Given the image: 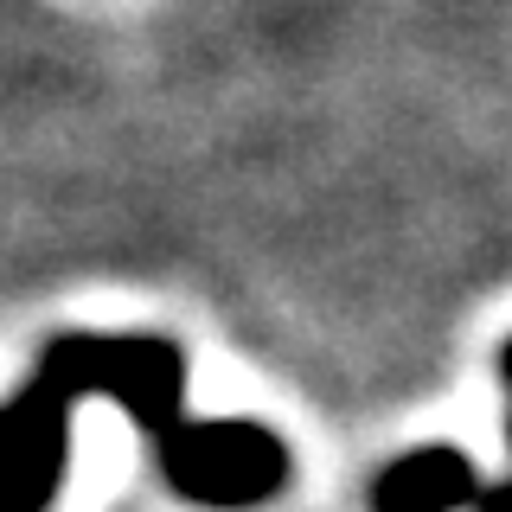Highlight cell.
I'll return each instance as SVG.
<instances>
[{"label": "cell", "mask_w": 512, "mask_h": 512, "mask_svg": "<svg viewBox=\"0 0 512 512\" xmlns=\"http://www.w3.org/2000/svg\"><path fill=\"white\" fill-rule=\"evenodd\" d=\"M52 397L77 404V397H116V404L148 429L154 442H167L186 423L180 397H186V359L173 340H141V333H64L45 346L39 378Z\"/></svg>", "instance_id": "obj_1"}, {"label": "cell", "mask_w": 512, "mask_h": 512, "mask_svg": "<svg viewBox=\"0 0 512 512\" xmlns=\"http://www.w3.org/2000/svg\"><path fill=\"white\" fill-rule=\"evenodd\" d=\"M154 461L199 506H256L269 493H282V480H288L282 436L263 423H244V416L180 423L167 442H154Z\"/></svg>", "instance_id": "obj_2"}, {"label": "cell", "mask_w": 512, "mask_h": 512, "mask_svg": "<svg viewBox=\"0 0 512 512\" xmlns=\"http://www.w3.org/2000/svg\"><path fill=\"white\" fill-rule=\"evenodd\" d=\"M71 448V404L45 384H26L13 404H0V512H45L64 480Z\"/></svg>", "instance_id": "obj_3"}, {"label": "cell", "mask_w": 512, "mask_h": 512, "mask_svg": "<svg viewBox=\"0 0 512 512\" xmlns=\"http://www.w3.org/2000/svg\"><path fill=\"white\" fill-rule=\"evenodd\" d=\"M372 500H378V512H461V506L500 512V493L480 487L474 461L455 455V448H416V455H397L391 468L378 474Z\"/></svg>", "instance_id": "obj_4"}]
</instances>
